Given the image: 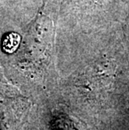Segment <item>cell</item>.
<instances>
[{
    "mask_svg": "<svg viewBox=\"0 0 129 130\" xmlns=\"http://www.w3.org/2000/svg\"><path fill=\"white\" fill-rule=\"evenodd\" d=\"M56 29L50 0H43L34 19L24 29L17 51L9 55L13 66L27 73L45 71L54 56Z\"/></svg>",
    "mask_w": 129,
    "mask_h": 130,
    "instance_id": "1",
    "label": "cell"
},
{
    "mask_svg": "<svg viewBox=\"0 0 129 130\" xmlns=\"http://www.w3.org/2000/svg\"><path fill=\"white\" fill-rule=\"evenodd\" d=\"M21 35L16 32L8 33L4 36L2 41V51L6 55H12L17 51L20 44Z\"/></svg>",
    "mask_w": 129,
    "mask_h": 130,
    "instance_id": "2",
    "label": "cell"
},
{
    "mask_svg": "<svg viewBox=\"0 0 129 130\" xmlns=\"http://www.w3.org/2000/svg\"><path fill=\"white\" fill-rule=\"evenodd\" d=\"M51 125L53 130H76L73 122L64 115H60L54 118Z\"/></svg>",
    "mask_w": 129,
    "mask_h": 130,
    "instance_id": "3",
    "label": "cell"
}]
</instances>
